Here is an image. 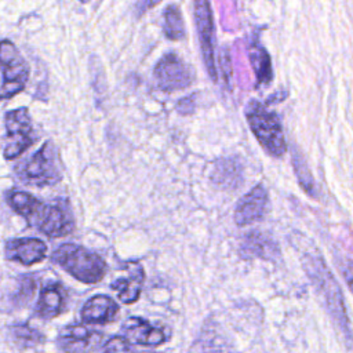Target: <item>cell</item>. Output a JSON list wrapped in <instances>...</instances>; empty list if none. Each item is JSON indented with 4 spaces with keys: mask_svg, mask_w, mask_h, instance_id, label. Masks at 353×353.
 Returning <instances> with one entry per match:
<instances>
[{
    "mask_svg": "<svg viewBox=\"0 0 353 353\" xmlns=\"http://www.w3.org/2000/svg\"><path fill=\"white\" fill-rule=\"evenodd\" d=\"M119 313L117 303L108 295H95L90 298L83 309L81 319L88 324H106Z\"/></svg>",
    "mask_w": 353,
    "mask_h": 353,
    "instance_id": "9a60e30c",
    "label": "cell"
},
{
    "mask_svg": "<svg viewBox=\"0 0 353 353\" xmlns=\"http://www.w3.org/2000/svg\"><path fill=\"white\" fill-rule=\"evenodd\" d=\"M292 164H294V170H295V174H296V178L302 186V189L310 194V196H314L316 193V189H314V179L306 165V163L303 161V159L299 156V153L295 150L294 154H292Z\"/></svg>",
    "mask_w": 353,
    "mask_h": 353,
    "instance_id": "44dd1931",
    "label": "cell"
},
{
    "mask_svg": "<svg viewBox=\"0 0 353 353\" xmlns=\"http://www.w3.org/2000/svg\"><path fill=\"white\" fill-rule=\"evenodd\" d=\"M4 128L3 156L7 160L18 157L36 142L34 128L26 108H18L7 112L4 116Z\"/></svg>",
    "mask_w": 353,
    "mask_h": 353,
    "instance_id": "5b68a950",
    "label": "cell"
},
{
    "mask_svg": "<svg viewBox=\"0 0 353 353\" xmlns=\"http://www.w3.org/2000/svg\"><path fill=\"white\" fill-rule=\"evenodd\" d=\"M1 62V99H8L22 91L29 79V68L18 48L7 39L0 46Z\"/></svg>",
    "mask_w": 353,
    "mask_h": 353,
    "instance_id": "52a82bcc",
    "label": "cell"
},
{
    "mask_svg": "<svg viewBox=\"0 0 353 353\" xmlns=\"http://www.w3.org/2000/svg\"><path fill=\"white\" fill-rule=\"evenodd\" d=\"M102 341V334L97 330L72 324L63 327L58 335V346L63 353H90Z\"/></svg>",
    "mask_w": 353,
    "mask_h": 353,
    "instance_id": "30bf717a",
    "label": "cell"
},
{
    "mask_svg": "<svg viewBox=\"0 0 353 353\" xmlns=\"http://www.w3.org/2000/svg\"><path fill=\"white\" fill-rule=\"evenodd\" d=\"M7 258L22 265H33L46 258L47 245L40 239L23 237L10 240L6 245Z\"/></svg>",
    "mask_w": 353,
    "mask_h": 353,
    "instance_id": "5bb4252c",
    "label": "cell"
},
{
    "mask_svg": "<svg viewBox=\"0 0 353 353\" xmlns=\"http://www.w3.org/2000/svg\"><path fill=\"white\" fill-rule=\"evenodd\" d=\"M102 353H134V350L124 336H113L105 343Z\"/></svg>",
    "mask_w": 353,
    "mask_h": 353,
    "instance_id": "7402d4cb",
    "label": "cell"
},
{
    "mask_svg": "<svg viewBox=\"0 0 353 353\" xmlns=\"http://www.w3.org/2000/svg\"><path fill=\"white\" fill-rule=\"evenodd\" d=\"M69 274L85 284L98 283L106 273V262L95 252L76 244H62L51 256Z\"/></svg>",
    "mask_w": 353,
    "mask_h": 353,
    "instance_id": "6da1fadb",
    "label": "cell"
},
{
    "mask_svg": "<svg viewBox=\"0 0 353 353\" xmlns=\"http://www.w3.org/2000/svg\"><path fill=\"white\" fill-rule=\"evenodd\" d=\"M80 1H83V3H85V1H88V0H80Z\"/></svg>",
    "mask_w": 353,
    "mask_h": 353,
    "instance_id": "d4e9b609",
    "label": "cell"
},
{
    "mask_svg": "<svg viewBox=\"0 0 353 353\" xmlns=\"http://www.w3.org/2000/svg\"><path fill=\"white\" fill-rule=\"evenodd\" d=\"M268 207V193L262 185H256L244 194L234 210V222L239 226H247L259 221Z\"/></svg>",
    "mask_w": 353,
    "mask_h": 353,
    "instance_id": "7c38bea8",
    "label": "cell"
},
{
    "mask_svg": "<svg viewBox=\"0 0 353 353\" xmlns=\"http://www.w3.org/2000/svg\"><path fill=\"white\" fill-rule=\"evenodd\" d=\"M143 281H145L143 268L138 262H128L124 265L121 270V276H119L110 284V288L117 295L121 303L130 305L138 299L142 291Z\"/></svg>",
    "mask_w": 353,
    "mask_h": 353,
    "instance_id": "8fae6325",
    "label": "cell"
},
{
    "mask_svg": "<svg viewBox=\"0 0 353 353\" xmlns=\"http://www.w3.org/2000/svg\"><path fill=\"white\" fill-rule=\"evenodd\" d=\"M212 179L221 186L236 188L240 182V171L234 161L223 160L218 163V167L214 170Z\"/></svg>",
    "mask_w": 353,
    "mask_h": 353,
    "instance_id": "ffe728a7",
    "label": "cell"
},
{
    "mask_svg": "<svg viewBox=\"0 0 353 353\" xmlns=\"http://www.w3.org/2000/svg\"><path fill=\"white\" fill-rule=\"evenodd\" d=\"M194 21L204 65L212 81L218 80L214 57V23L208 0H194Z\"/></svg>",
    "mask_w": 353,
    "mask_h": 353,
    "instance_id": "9c48e42d",
    "label": "cell"
},
{
    "mask_svg": "<svg viewBox=\"0 0 353 353\" xmlns=\"http://www.w3.org/2000/svg\"><path fill=\"white\" fill-rule=\"evenodd\" d=\"M306 268H307V273L310 274V279L313 280V284L316 285L320 295L325 301V307L330 312V316L336 323V325L341 330V332L343 334L345 339L349 342H353L349 319L345 312L342 292L339 290L338 283H335L332 274L324 266L321 259L309 261L306 263Z\"/></svg>",
    "mask_w": 353,
    "mask_h": 353,
    "instance_id": "7a4b0ae2",
    "label": "cell"
},
{
    "mask_svg": "<svg viewBox=\"0 0 353 353\" xmlns=\"http://www.w3.org/2000/svg\"><path fill=\"white\" fill-rule=\"evenodd\" d=\"M65 305V291L61 284H48L41 288L40 296L36 303V313L41 319H54L62 310Z\"/></svg>",
    "mask_w": 353,
    "mask_h": 353,
    "instance_id": "2e32d148",
    "label": "cell"
},
{
    "mask_svg": "<svg viewBox=\"0 0 353 353\" xmlns=\"http://www.w3.org/2000/svg\"><path fill=\"white\" fill-rule=\"evenodd\" d=\"M124 338L130 343L143 345V346H159L165 339L167 335L163 328L152 325L149 321L139 317H130L124 321L121 327Z\"/></svg>",
    "mask_w": 353,
    "mask_h": 353,
    "instance_id": "4fadbf2b",
    "label": "cell"
},
{
    "mask_svg": "<svg viewBox=\"0 0 353 353\" xmlns=\"http://www.w3.org/2000/svg\"><path fill=\"white\" fill-rule=\"evenodd\" d=\"M245 117L258 142L269 154L280 157L285 153L287 143L284 132L281 123L274 113L269 112L259 102L251 101L245 109Z\"/></svg>",
    "mask_w": 353,
    "mask_h": 353,
    "instance_id": "3957f363",
    "label": "cell"
},
{
    "mask_svg": "<svg viewBox=\"0 0 353 353\" xmlns=\"http://www.w3.org/2000/svg\"><path fill=\"white\" fill-rule=\"evenodd\" d=\"M17 175L23 183L50 186L61 181L62 172L57 148L51 141L46 142L26 163L17 167Z\"/></svg>",
    "mask_w": 353,
    "mask_h": 353,
    "instance_id": "277c9868",
    "label": "cell"
},
{
    "mask_svg": "<svg viewBox=\"0 0 353 353\" xmlns=\"http://www.w3.org/2000/svg\"><path fill=\"white\" fill-rule=\"evenodd\" d=\"M243 252L262 259H273L279 251L274 241L259 232H251L245 236L243 243Z\"/></svg>",
    "mask_w": 353,
    "mask_h": 353,
    "instance_id": "ac0fdd59",
    "label": "cell"
},
{
    "mask_svg": "<svg viewBox=\"0 0 353 353\" xmlns=\"http://www.w3.org/2000/svg\"><path fill=\"white\" fill-rule=\"evenodd\" d=\"M248 58H250V63H251L255 77H256V84L258 85L269 84L273 79L270 57L266 52V50L256 40L251 41V44H250Z\"/></svg>",
    "mask_w": 353,
    "mask_h": 353,
    "instance_id": "e0dca14e",
    "label": "cell"
},
{
    "mask_svg": "<svg viewBox=\"0 0 353 353\" xmlns=\"http://www.w3.org/2000/svg\"><path fill=\"white\" fill-rule=\"evenodd\" d=\"M342 273H343V277H345L349 288L353 292V261H346L345 262V265L342 268Z\"/></svg>",
    "mask_w": 353,
    "mask_h": 353,
    "instance_id": "cb8c5ba5",
    "label": "cell"
},
{
    "mask_svg": "<svg viewBox=\"0 0 353 353\" xmlns=\"http://www.w3.org/2000/svg\"><path fill=\"white\" fill-rule=\"evenodd\" d=\"M12 332L17 338V341L22 342L23 345H33L39 341H41V335L39 332H36V330H32L26 325H17L12 328Z\"/></svg>",
    "mask_w": 353,
    "mask_h": 353,
    "instance_id": "603a6c76",
    "label": "cell"
},
{
    "mask_svg": "<svg viewBox=\"0 0 353 353\" xmlns=\"http://www.w3.org/2000/svg\"><path fill=\"white\" fill-rule=\"evenodd\" d=\"M164 28L163 32L170 40H181L185 37V25L182 19V14L178 6H168L164 12Z\"/></svg>",
    "mask_w": 353,
    "mask_h": 353,
    "instance_id": "d6986e66",
    "label": "cell"
},
{
    "mask_svg": "<svg viewBox=\"0 0 353 353\" xmlns=\"http://www.w3.org/2000/svg\"><path fill=\"white\" fill-rule=\"evenodd\" d=\"M153 77L159 90L172 92L189 87L194 79V73L178 55L165 54L154 66Z\"/></svg>",
    "mask_w": 353,
    "mask_h": 353,
    "instance_id": "ba28073f",
    "label": "cell"
},
{
    "mask_svg": "<svg viewBox=\"0 0 353 353\" xmlns=\"http://www.w3.org/2000/svg\"><path fill=\"white\" fill-rule=\"evenodd\" d=\"M28 222L48 237L66 236L74 228L70 205L63 199H59L51 204H44L40 201Z\"/></svg>",
    "mask_w": 353,
    "mask_h": 353,
    "instance_id": "8992f818",
    "label": "cell"
}]
</instances>
